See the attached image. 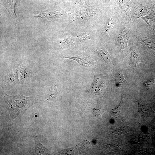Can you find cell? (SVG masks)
Returning a JSON list of instances; mask_svg holds the SVG:
<instances>
[{
	"mask_svg": "<svg viewBox=\"0 0 155 155\" xmlns=\"http://www.w3.org/2000/svg\"><path fill=\"white\" fill-rule=\"evenodd\" d=\"M127 38L126 33L124 31H123L120 35L119 40L121 46L124 47L127 43Z\"/></svg>",
	"mask_w": 155,
	"mask_h": 155,
	"instance_id": "obj_15",
	"label": "cell"
},
{
	"mask_svg": "<svg viewBox=\"0 0 155 155\" xmlns=\"http://www.w3.org/2000/svg\"><path fill=\"white\" fill-rule=\"evenodd\" d=\"M139 110L140 113H144L146 111L147 108L146 106L142 103L139 102Z\"/></svg>",
	"mask_w": 155,
	"mask_h": 155,
	"instance_id": "obj_18",
	"label": "cell"
},
{
	"mask_svg": "<svg viewBox=\"0 0 155 155\" xmlns=\"http://www.w3.org/2000/svg\"><path fill=\"white\" fill-rule=\"evenodd\" d=\"M6 4L5 7L8 10L9 13L13 17L16 16L15 11L16 4L19 0H5Z\"/></svg>",
	"mask_w": 155,
	"mask_h": 155,
	"instance_id": "obj_6",
	"label": "cell"
},
{
	"mask_svg": "<svg viewBox=\"0 0 155 155\" xmlns=\"http://www.w3.org/2000/svg\"><path fill=\"white\" fill-rule=\"evenodd\" d=\"M62 15L59 11H46L42 12L34 17L41 19H48L58 17Z\"/></svg>",
	"mask_w": 155,
	"mask_h": 155,
	"instance_id": "obj_3",
	"label": "cell"
},
{
	"mask_svg": "<svg viewBox=\"0 0 155 155\" xmlns=\"http://www.w3.org/2000/svg\"><path fill=\"white\" fill-rule=\"evenodd\" d=\"M78 38L80 41L81 42H84L87 40L90 39V35L86 33H83L80 34L78 36Z\"/></svg>",
	"mask_w": 155,
	"mask_h": 155,
	"instance_id": "obj_17",
	"label": "cell"
},
{
	"mask_svg": "<svg viewBox=\"0 0 155 155\" xmlns=\"http://www.w3.org/2000/svg\"><path fill=\"white\" fill-rule=\"evenodd\" d=\"M96 12L90 9H85L78 11L76 13L75 18L76 19H83L93 16Z\"/></svg>",
	"mask_w": 155,
	"mask_h": 155,
	"instance_id": "obj_4",
	"label": "cell"
},
{
	"mask_svg": "<svg viewBox=\"0 0 155 155\" xmlns=\"http://www.w3.org/2000/svg\"><path fill=\"white\" fill-rule=\"evenodd\" d=\"M99 78L94 77L91 86L93 90L96 91L100 90L101 86L103 85V82Z\"/></svg>",
	"mask_w": 155,
	"mask_h": 155,
	"instance_id": "obj_8",
	"label": "cell"
},
{
	"mask_svg": "<svg viewBox=\"0 0 155 155\" xmlns=\"http://www.w3.org/2000/svg\"><path fill=\"white\" fill-rule=\"evenodd\" d=\"M142 41L148 48L155 51V43L154 42L148 39H145Z\"/></svg>",
	"mask_w": 155,
	"mask_h": 155,
	"instance_id": "obj_13",
	"label": "cell"
},
{
	"mask_svg": "<svg viewBox=\"0 0 155 155\" xmlns=\"http://www.w3.org/2000/svg\"><path fill=\"white\" fill-rule=\"evenodd\" d=\"M96 53L105 62H108L111 60L110 55L107 51L104 49H98L97 50Z\"/></svg>",
	"mask_w": 155,
	"mask_h": 155,
	"instance_id": "obj_7",
	"label": "cell"
},
{
	"mask_svg": "<svg viewBox=\"0 0 155 155\" xmlns=\"http://www.w3.org/2000/svg\"><path fill=\"white\" fill-rule=\"evenodd\" d=\"M32 134L35 145L36 154L49 155L50 154L49 151L42 145L39 141L35 131L33 132Z\"/></svg>",
	"mask_w": 155,
	"mask_h": 155,
	"instance_id": "obj_2",
	"label": "cell"
},
{
	"mask_svg": "<svg viewBox=\"0 0 155 155\" xmlns=\"http://www.w3.org/2000/svg\"><path fill=\"white\" fill-rule=\"evenodd\" d=\"M130 46L131 52L130 64L132 66L135 67L136 65L142 59V57L137 52L132 48Z\"/></svg>",
	"mask_w": 155,
	"mask_h": 155,
	"instance_id": "obj_5",
	"label": "cell"
},
{
	"mask_svg": "<svg viewBox=\"0 0 155 155\" xmlns=\"http://www.w3.org/2000/svg\"><path fill=\"white\" fill-rule=\"evenodd\" d=\"M65 58L71 59L75 61H77L80 64L83 65H90L92 63L90 61H88L84 58H80L77 57H65Z\"/></svg>",
	"mask_w": 155,
	"mask_h": 155,
	"instance_id": "obj_10",
	"label": "cell"
},
{
	"mask_svg": "<svg viewBox=\"0 0 155 155\" xmlns=\"http://www.w3.org/2000/svg\"><path fill=\"white\" fill-rule=\"evenodd\" d=\"M104 110L101 108H94L93 109V113L95 117L101 116L104 112Z\"/></svg>",
	"mask_w": 155,
	"mask_h": 155,
	"instance_id": "obj_16",
	"label": "cell"
},
{
	"mask_svg": "<svg viewBox=\"0 0 155 155\" xmlns=\"http://www.w3.org/2000/svg\"><path fill=\"white\" fill-rule=\"evenodd\" d=\"M115 79L116 84L119 85L124 84L127 82L122 72H120L117 73L115 75Z\"/></svg>",
	"mask_w": 155,
	"mask_h": 155,
	"instance_id": "obj_11",
	"label": "cell"
},
{
	"mask_svg": "<svg viewBox=\"0 0 155 155\" xmlns=\"http://www.w3.org/2000/svg\"><path fill=\"white\" fill-rule=\"evenodd\" d=\"M57 91V86L56 85H53L49 90L47 99L51 100L55 98Z\"/></svg>",
	"mask_w": 155,
	"mask_h": 155,
	"instance_id": "obj_9",
	"label": "cell"
},
{
	"mask_svg": "<svg viewBox=\"0 0 155 155\" xmlns=\"http://www.w3.org/2000/svg\"><path fill=\"white\" fill-rule=\"evenodd\" d=\"M3 96L10 120L12 121H20L27 109L38 102L35 96H25L22 94L16 95L3 94Z\"/></svg>",
	"mask_w": 155,
	"mask_h": 155,
	"instance_id": "obj_1",
	"label": "cell"
},
{
	"mask_svg": "<svg viewBox=\"0 0 155 155\" xmlns=\"http://www.w3.org/2000/svg\"><path fill=\"white\" fill-rule=\"evenodd\" d=\"M60 42L66 46H73L75 45L71 39L69 38H67L61 40Z\"/></svg>",
	"mask_w": 155,
	"mask_h": 155,
	"instance_id": "obj_14",
	"label": "cell"
},
{
	"mask_svg": "<svg viewBox=\"0 0 155 155\" xmlns=\"http://www.w3.org/2000/svg\"><path fill=\"white\" fill-rule=\"evenodd\" d=\"M113 26V21L112 18H111L107 20L105 26V31L107 35H108L110 30Z\"/></svg>",
	"mask_w": 155,
	"mask_h": 155,
	"instance_id": "obj_12",
	"label": "cell"
}]
</instances>
